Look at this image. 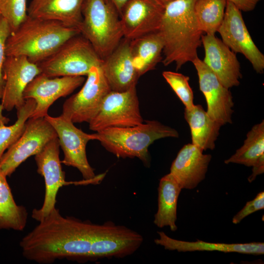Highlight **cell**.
I'll list each match as a JSON object with an SVG mask.
<instances>
[{
    "mask_svg": "<svg viewBox=\"0 0 264 264\" xmlns=\"http://www.w3.org/2000/svg\"><path fill=\"white\" fill-rule=\"evenodd\" d=\"M38 222L20 242L26 259L41 264L63 259L90 261L97 224L64 217L56 207Z\"/></svg>",
    "mask_w": 264,
    "mask_h": 264,
    "instance_id": "1",
    "label": "cell"
},
{
    "mask_svg": "<svg viewBox=\"0 0 264 264\" xmlns=\"http://www.w3.org/2000/svg\"><path fill=\"white\" fill-rule=\"evenodd\" d=\"M195 1L176 0L165 7L159 30L164 43L161 62L165 66L175 63L176 70L198 57L197 50L202 44Z\"/></svg>",
    "mask_w": 264,
    "mask_h": 264,
    "instance_id": "2",
    "label": "cell"
},
{
    "mask_svg": "<svg viewBox=\"0 0 264 264\" xmlns=\"http://www.w3.org/2000/svg\"><path fill=\"white\" fill-rule=\"evenodd\" d=\"M80 34L78 29L54 20L27 16L6 42V56H23L38 65L52 55L65 42Z\"/></svg>",
    "mask_w": 264,
    "mask_h": 264,
    "instance_id": "3",
    "label": "cell"
},
{
    "mask_svg": "<svg viewBox=\"0 0 264 264\" xmlns=\"http://www.w3.org/2000/svg\"><path fill=\"white\" fill-rule=\"evenodd\" d=\"M96 140L118 158L137 157L147 167L150 165L148 149L155 140L177 138L176 130L156 120H146L129 127H111L95 133Z\"/></svg>",
    "mask_w": 264,
    "mask_h": 264,
    "instance_id": "4",
    "label": "cell"
},
{
    "mask_svg": "<svg viewBox=\"0 0 264 264\" xmlns=\"http://www.w3.org/2000/svg\"><path fill=\"white\" fill-rule=\"evenodd\" d=\"M82 15L80 34L104 60L124 38L120 16L107 0H85Z\"/></svg>",
    "mask_w": 264,
    "mask_h": 264,
    "instance_id": "5",
    "label": "cell"
},
{
    "mask_svg": "<svg viewBox=\"0 0 264 264\" xmlns=\"http://www.w3.org/2000/svg\"><path fill=\"white\" fill-rule=\"evenodd\" d=\"M102 62L90 43L79 34L67 40L38 66L41 73L49 77L84 76Z\"/></svg>",
    "mask_w": 264,
    "mask_h": 264,
    "instance_id": "6",
    "label": "cell"
},
{
    "mask_svg": "<svg viewBox=\"0 0 264 264\" xmlns=\"http://www.w3.org/2000/svg\"><path fill=\"white\" fill-rule=\"evenodd\" d=\"M44 117L56 132L60 146L64 153L61 163L77 168L84 180L92 183H99L104 175H95L86 154L87 144L90 140H96L95 133L89 134L84 132L62 114L57 117L47 114Z\"/></svg>",
    "mask_w": 264,
    "mask_h": 264,
    "instance_id": "7",
    "label": "cell"
},
{
    "mask_svg": "<svg viewBox=\"0 0 264 264\" xmlns=\"http://www.w3.org/2000/svg\"><path fill=\"white\" fill-rule=\"evenodd\" d=\"M144 122L134 86L124 91H110L88 124L90 130L98 132L111 127L134 126Z\"/></svg>",
    "mask_w": 264,
    "mask_h": 264,
    "instance_id": "8",
    "label": "cell"
},
{
    "mask_svg": "<svg viewBox=\"0 0 264 264\" xmlns=\"http://www.w3.org/2000/svg\"><path fill=\"white\" fill-rule=\"evenodd\" d=\"M57 137L55 129L44 117L29 118L21 135L0 159V171L10 176L28 157L35 155Z\"/></svg>",
    "mask_w": 264,
    "mask_h": 264,
    "instance_id": "9",
    "label": "cell"
},
{
    "mask_svg": "<svg viewBox=\"0 0 264 264\" xmlns=\"http://www.w3.org/2000/svg\"><path fill=\"white\" fill-rule=\"evenodd\" d=\"M82 88L64 102L63 113L73 123H89L111 91L100 66H93Z\"/></svg>",
    "mask_w": 264,
    "mask_h": 264,
    "instance_id": "10",
    "label": "cell"
},
{
    "mask_svg": "<svg viewBox=\"0 0 264 264\" xmlns=\"http://www.w3.org/2000/svg\"><path fill=\"white\" fill-rule=\"evenodd\" d=\"M221 41L233 52L242 54L258 73L264 70V55L254 44L245 24L241 11L227 1L224 15L219 27Z\"/></svg>",
    "mask_w": 264,
    "mask_h": 264,
    "instance_id": "11",
    "label": "cell"
},
{
    "mask_svg": "<svg viewBox=\"0 0 264 264\" xmlns=\"http://www.w3.org/2000/svg\"><path fill=\"white\" fill-rule=\"evenodd\" d=\"M60 144L58 137L49 141L35 155L37 172L44 180L45 195L42 206L34 209L31 216L39 221L46 216L54 208L59 189L73 182H67L65 173L62 170L59 158Z\"/></svg>",
    "mask_w": 264,
    "mask_h": 264,
    "instance_id": "12",
    "label": "cell"
},
{
    "mask_svg": "<svg viewBox=\"0 0 264 264\" xmlns=\"http://www.w3.org/2000/svg\"><path fill=\"white\" fill-rule=\"evenodd\" d=\"M143 242L139 233L125 226L111 221L97 224L90 261L126 257L134 253Z\"/></svg>",
    "mask_w": 264,
    "mask_h": 264,
    "instance_id": "13",
    "label": "cell"
},
{
    "mask_svg": "<svg viewBox=\"0 0 264 264\" xmlns=\"http://www.w3.org/2000/svg\"><path fill=\"white\" fill-rule=\"evenodd\" d=\"M85 80L82 76L49 77L40 73L27 85L23 93L25 100L33 99L36 103L30 118L45 117L55 101L71 94Z\"/></svg>",
    "mask_w": 264,
    "mask_h": 264,
    "instance_id": "14",
    "label": "cell"
},
{
    "mask_svg": "<svg viewBox=\"0 0 264 264\" xmlns=\"http://www.w3.org/2000/svg\"><path fill=\"white\" fill-rule=\"evenodd\" d=\"M192 63L198 75L199 89L206 101L207 114L221 126L231 124L234 102L229 88L198 57Z\"/></svg>",
    "mask_w": 264,
    "mask_h": 264,
    "instance_id": "15",
    "label": "cell"
},
{
    "mask_svg": "<svg viewBox=\"0 0 264 264\" xmlns=\"http://www.w3.org/2000/svg\"><path fill=\"white\" fill-rule=\"evenodd\" d=\"M164 9L155 0H128L120 15L124 38L132 40L159 31Z\"/></svg>",
    "mask_w": 264,
    "mask_h": 264,
    "instance_id": "16",
    "label": "cell"
},
{
    "mask_svg": "<svg viewBox=\"0 0 264 264\" xmlns=\"http://www.w3.org/2000/svg\"><path fill=\"white\" fill-rule=\"evenodd\" d=\"M41 73L38 66L23 56H6L3 66L4 87L1 98L3 110L11 111L22 106L27 85Z\"/></svg>",
    "mask_w": 264,
    "mask_h": 264,
    "instance_id": "17",
    "label": "cell"
},
{
    "mask_svg": "<svg viewBox=\"0 0 264 264\" xmlns=\"http://www.w3.org/2000/svg\"><path fill=\"white\" fill-rule=\"evenodd\" d=\"M201 42L204 63L226 88L239 86L242 76L236 54L215 35H202Z\"/></svg>",
    "mask_w": 264,
    "mask_h": 264,
    "instance_id": "18",
    "label": "cell"
},
{
    "mask_svg": "<svg viewBox=\"0 0 264 264\" xmlns=\"http://www.w3.org/2000/svg\"><path fill=\"white\" fill-rule=\"evenodd\" d=\"M111 91L121 92L136 86L140 77L134 66L130 40L123 38L101 65Z\"/></svg>",
    "mask_w": 264,
    "mask_h": 264,
    "instance_id": "19",
    "label": "cell"
},
{
    "mask_svg": "<svg viewBox=\"0 0 264 264\" xmlns=\"http://www.w3.org/2000/svg\"><path fill=\"white\" fill-rule=\"evenodd\" d=\"M192 143L185 145L172 163L170 173L182 189L191 190L204 179L212 156Z\"/></svg>",
    "mask_w": 264,
    "mask_h": 264,
    "instance_id": "20",
    "label": "cell"
},
{
    "mask_svg": "<svg viewBox=\"0 0 264 264\" xmlns=\"http://www.w3.org/2000/svg\"><path fill=\"white\" fill-rule=\"evenodd\" d=\"M85 0H31L27 7V14L31 17L58 21L68 27L79 29Z\"/></svg>",
    "mask_w": 264,
    "mask_h": 264,
    "instance_id": "21",
    "label": "cell"
},
{
    "mask_svg": "<svg viewBox=\"0 0 264 264\" xmlns=\"http://www.w3.org/2000/svg\"><path fill=\"white\" fill-rule=\"evenodd\" d=\"M157 233L159 237L154 240L155 243L163 246L168 250H176L178 252L217 251L252 255H263L264 253V242L224 243L208 242L200 240L186 242L173 239L162 231L158 232Z\"/></svg>",
    "mask_w": 264,
    "mask_h": 264,
    "instance_id": "22",
    "label": "cell"
},
{
    "mask_svg": "<svg viewBox=\"0 0 264 264\" xmlns=\"http://www.w3.org/2000/svg\"><path fill=\"white\" fill-rule=\"evenodd\" d=\"M131 55L139 77L162 61L164 43L159 31L130 40Z\"/></svg>",
    "mask_w": 264,
    "mask_h": 264,
    "instance_id": "23",
    "label": "cell"
},
{
    "mask_svg": "<svg viewBox=\"0 0 264 264\" xmlns=\"http://www.w3.org/2000/svg\"><path fill=\"white\" fill-rule=\"evenodd\" d=\"M181 190L180 185L171 173L160 179L158 209L154 220V224L158 227L168 226L174 232L177 230V204Z\"/></svg>",
    "mask_w": 264,
    "mask_h": 264,
    "instance_id": "24",
    "label": "cell"
},
{
    "mask_svg": "<svg viewBox=\"0 0 264 264\" xmlns=\"http://www.w3.org/2000/svg\"><path fill=\"white\" fill-rule=\"evenodd\" d=\"M184 115L190 128L192 143L203 151L213 150L221 126L212 120L200 105L185 109Z\"/></svg>",
    "mask_w": 264,
    "mask_h": 264,
    "instance_id": "25",
    "label": "cell"
},
{
    "mask_svg": "<svg viewBox=\"0 0 264 264\" xmlns=\"http://www.w3.org/2000/svg\"><path fill=\"white\" fill-rule=\"evenodd\" d=\"M27 220L26 208L16 203L6 176L0 171V229L22 231Z\"/></svg>",
    "mask_w": 264,
    "mask_h": 264,
    "instance_id": "26",
    "label": "cell"
},
{
    "mask_svg": "<svg viewBox=\"0 0 264 264\" xmlns=\"http://www.w3.org/2000/svg\"><path fill=\"white\" fill-rule=\"evenodd\" d=\"M264 154V121L255 125L248 132L242 146L224 161L226 164L236 163L252 167Z\"/></svg>",
    "mask_w": 264,
    "mask_h": 264,
    "instance_id": "27",
    "label": "cell"
},
{
    "mask_svg": "<svg viewBox=\"0 0 264 264\" xmlns=\"http://www.w3.org/2000/svg\"><path fill=\"white\" fill-rule=\"evenodd\" d=\"M226 0H196L194 12L199 26L206 34L215 35L223 19Z\"/></svg>",
    "mask_w": 264,
    "mask_h": 264,
    "instance_id": "28",
    "label": "cell"
},
{
    "mask_svg": "<svg viewBox=\"0 0 264 264\" xmlns=\"http://www.w3.org/2000/svg\"><path fill=\"white\" fill-rule=\"evenodd\" d=\"M33 99L25 100L24 105L17 110V119L10 126L0 123V159L2 155L20 137L24 129L26 121L30 117L36 107Z\"/></svg>",
    "mask_w": 264,
    "mask_h": 264,
    "instance_id": "29",
    "label": "cell"
},
{
    "mask_svg": "<svg viewBox=\"0 0 264 264\" xmlns=\"http://www.w3.org/2000/svg\"><path fill=\"white\" fill-rule=\"evenodd\" d=\"M162 75L184 104L185 109H191L195 105L193 92L189 83V77L171 71H164Z\"/></svg>",
    "mask_w": 264,
    "mask_h": 264,
    "instance_id": "30",
    "label": "cell"
},
{
    "mask_svg": "<svg viewBox=\"0 0 264 264\" xmlns=\"http://www.w3.org/2000/svg\"><path fill=\"white\" fill-rule=\"evenodd\" d=\"M0 14L12 32L28 16L27 0H0Z\"/></svg>",
    "mask_w": 264,
    "mask_h": 264,
    "instance_id": "31",
    "label": "cell"
},
{
    "mask_svg": "<svg viewBox=\"0 0 264 264\" xmlns=\"http://www.w3.org/2000/svg\"><path fill=\"white\" fill-rule=\"evenodd\" d=\"M11 32L7 21L0 16V99L4 87L3 66L6 57L5 44L8 37Z\"/></svg>",
    "mask_w": 264,
    "mask_h": 264,
    "instance_id": "32",
    "label": "cell"
},
{
    "mask_svg": "<svg viewBox=\"0 0 264 264\" xmlns=\"http://www.w3.org/2000/svg\"><path fill=\"white\" fill-rule=\"evenodd\" d=\"M264 208V192L262 191L253 199L246 203L245 206L233 217L232 222L234 224H238L246 217Z\"/></svg>",
    "mask_w": 264,
    "mask_h": 264,
    "instance_id": "33",
    "label": "cell"
},
{
    "mask_svg": "<svg viewBox=\"0 0 264 264\" xmlns=\"http://www.w3.org/2000/svg\"><path fill=\"white\" fill-rule=\"evenodd\" d=\"M233 3L240 11L249 12L253 10L261 0H226Z\"/></svg>",
    "mask_w": 264,
    "mask_h": 264,
    "instance_id": "34",
    "label": "cell"
},
{
    "mask_svg": "<svg viewBox=\"0 0 264 264\" xmlns=\"http://www.w3.org/2000/svg\"><path fill=\"white\" fill-rule=\"evenodd\" d=\"M252 173L248 177V180L249 182L254 181L257 176L264 172V154L262 155L252 166Z\"/></svg>",
    "mask_w": 264,
    "mask_h": 264,
    "instance_id": "35",
    "label": "cell"
},
{
    "mask_svg": "<svg viewBox=\"0 0 264 264\" xmlns=\"http://www.w3.org/2000/svg\"><path fill=\"white\" fill-rule=\"evenodd\" d=\"M110 2L116 9L119 16L122 9L128 0H107Z\"/></svg>",
    "mask_w": 264,
    "mask_h": 264,
    "instance_id": "36",
    "label": "cell"
},
{
    "mask_svg": "<svg viewBox=\"0 0 264 264\" xmlns=\"http://www.w3.org/2000/svg\"><path fill=\"white\" fill-rule=\"evenodd\" d=\"M3 108L2 105L0 104V123H4L7 124L10 121L9 118L4 116L2 114Z\"/></svg>",
    "mask_w": 264,
    "mask_h": 264,
    "instance_id": "37",
    "label": "cell"
},
{
    "mask_svg": "<svg viewBox=\"0 0 264 264\" xmlns=\"http://www.w3.org/2000/svg\"><path fill=\"white\" fill-rule=\"evenodd\" d=\"M160 4H161L164 7H165L167 4L171 3V2L176 0H155Z\"/></svg>",
    "mask_w": 264,
    "mask_h": 264,
    "instance_id": "38",
    "label": "cell"
},
{
    "mask_svg": "<svg viewBox=\"0 0 264 264\" xmlns=\"http://www.w3.org/2000/svg\"></svg>",
    "mask_w": 264,
    "mask_h": 264,
    "instance_id": "39",
    "label": "cell"
}]
</instances>
